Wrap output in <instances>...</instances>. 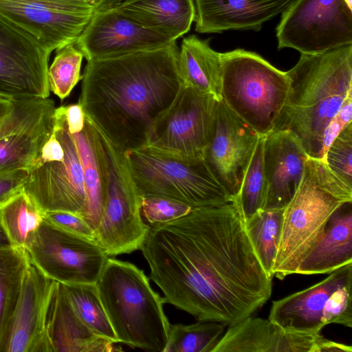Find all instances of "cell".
<instances>
[{
	"label": "cell",
	"mask_w": 352,
	"mask_h": 352,
	"mask_svg": "<svg viewBox=\"0 0 352 352\" xmlns=\"http://www.w3.org/2000/svg\"><path fill=\"white\" fill-rule=\"evenodd\" d=\"M140 250L165 302L197 321L232 325L271 297L272 278L254 252L234 201L149 226Z\"/></svg>",
	"instance_id": "cell-1"
},
{
	"label": "cell",
	"mask_w": 352,
	"mask_h": 352,
	"mask_svg": "<svg viewBox=\"0 0 352 352\" xmlns=\"http://www.w3.org/2000/svg\"><path fill=\"white\" fill-rule=\"evenodd\" d=\"M78 104L124 152L146 144L183 82L179 49L166 47L87 60Z\"/></svg>",
	"instance_id": "cell-2"
},
{
	"label": "cell",
	"mask_w": 352,
	"mask_h": 352,
	"mask_svg": "<svg viewBox=\"0 0 352 352\" xmlns=\"http://www.w3.org/2000/svg\"><path fill=\"white\" fill-rule=\"evenodd\" d=\"M286 73L287 102L274 131H290L310 157L322 160L324 130L352 89V45L321 54H301Z\"/></svg>",
	"instance_id": "cell-3"
},
{
	"label": "cell",
	"mask_w": 352,
	"mask_h": 352,
	"mask_svg": "<svg viewBox=\"0 0 352 352\" xmlns=\"http://www.w3.org/2000/svg\"><path fill=\"white\" fill-rule=\"evenodd\" d=\"M352 201V187L321 159L309 157L294 197L283 209L273 276L283 280L296 270L321 236L333 213Z\"/></svg>",
	"instance_id": "cell-4"
},
{
	"label": "cell",
	"mask_w": 352,
	"mask_h": 352,
	"mask_svg": "<svg viewBox=\"0 0 352 352\" xmlns=\"http://www.w3.org/2000/svg\"><path fill=\"white\" fill-rule=\"evenodd\" d=\"M96 285L118 342L164 352L170 324L163 309L165 300L143 270L109 257Z\"/></svg>",
	"instance_id": "cell-5"
},
{
	"label": "cell",
	"mask_w": 352,
	"mask_h": 352,
	"mask_svg": "<svg viewBox=\"0 0 352 352\" xmlns=\"http://www.w3.org/2000/svg\"><path fill=\"white\" fill-rule=\"evenodd\" d=\"M221 100L260 135L274 131L287 102L286 72L244 49L221 53Z\"/></svg>",
	"instance_id": "cell-6"
},
{
	"label": "cell",
	"mask_w": 352,
	"mask_h": 352,
	"mask_svg": "<svg viewBox=\"0 0 352 352\" xmlns=\"http://www.w3.org/2000/svg\"><path fill=\"white\" fill-rule=\"evenodd\" d=\"M124 155L141 197H166L192 209L234 201L217 181L204 160L182 161L147 146L127 150Z\"/></svg>",
	"instance_id": "cell-7"
},
{
	"label": "cell",
	"mask_w": 352,
	"mask_h": 352,
	"mask_svg": "<svg viewBox=\"0 0 352 352\" xmlns=\"http://www.w3.org/2000/svg\"><path fill=\"white\" fill-rule=\"evenodd\" d=\"M106 151L109 182L94 240L109 256L140 250L149 230L141 213V196L133 182L124 152L98 127Z\"/></svg>",
	"instance_id": "cell-8"
},
{
	"label": "cell",
	"mask_w": 352,
	"mask_h": 352,
	"mask_svg": "<svg viewBox=\"0 0 352 352\" xmlns=\"http://www.w3.org/2000/svg\"><path fill=\"white\" fill-rule=\"evenodd\" d=\"M218 100L182 85L172 104L154 122L144 146L182 161L204 160Z\"/></svg>",
	"instance_id": "cell-9"
},
{
	"label": "cell",
	"mask_w": 352,
	"mask_h": 352,
	"mask_svg": "<svg viewBox=\"0 0 352 352\" xmlns=\"http://www.w3.org/2000/svg\"><path fill=\"white\" fill-rule=\"evenodd\" d=\"M278 48L321 54L352 45V8L345 0H294L276 28Z\"/></svg>",
	"instance_id": "cell-10"
},
{
	"label": "cell",
	"mask_w": 352,
	"mask_h": 352,
	"mask_svg": "<svg viewBox=\"0 0 352 352\" xmlns=\"http://www.w3.org/2000/svg\"><path fill=\"white\" fill-rule=\"evenodd\" d=\"M54 132L63 148L64 160L39 162L29 171L23 188L43 212L66 211L82 218L87 206L82 168L63 106L55 109Z\"/></svg>",
	"instance_id": "cell-11"
},
{
	"label": "cell",
	"mask_w": 352,
	"mask_h": 352,
	"mask_svg": "<svg viewBox=\"0 0 352 352\" xmlns=\"http://www.w3.org/2000/svg\"><path fill=\"white\" fill-rule=\"evenodd\" d=\"M27 252L41 272L62 284H96L109 258L95 240L66 232L44 219Z\"/></svg>",
	"instance_id": "cell-12"
},
{
	"label": "cell",
	"mask_w": 352,
	"mask_h": 352,
	"mask_svg": "<svg viewBox=\"0 0 352 352\" xmlns=\"http://www.w3.org/2000/svg\"><path fill=\"white\" fill-rule=\"evenodd\" d=\"M95 10L82 0H0V16L51 52L75 43Z\"/></svg>",
	"instance_id": "cell-13"
},
{
	"label": "cell",
	"mask_w": 352,
	"mask_h": 352,
	"mask_svg": "<svg viewBox=\"0 0 352 352\" xmlns=\"http://www.w3.org/2000/svg\"><path fill=\"white\" fill-rule=\"evenodd\" d=\"M51 52L0 16V98H49Z\"/></svg>",
	"instance_id": "cell-14"
},
{
	"label": "cell",
	"mask_w": 352,
	"mask_h": 352,
	"mask_svg": "<svg viewBox=\"0 0 352 352\" xmlns=\"http://www.w3.org/2000/svg\"><path fill=\"white\" fill-rule=\"evenodd\" d=\"M56 284L30 261L0 352H53L47 319Z\"/></svg>",
	"instance_id": "cell-15"
},
{
	"label": "cell",
	"mask_w": 352,
	"mask_h": 352,
	"mask_svg": "<svg viewBox=\"0 0 352 352\" xmlns=\"http://www.w3.org/2000/svg\"><path fill=\"white\" fill-rule=\"evenodd\" d=\"M261 136L222 100L217 102L212 135L204 160L217 181L234 200Z\"/></svg>",
	"instance_id": "cell-16"
},
{
	"label": "cell",
	"mask_w": 352,
	"mask_h": 352,
	"mask_svg": "<svg viewBox=\"0 0 352 352\" xmlns=\"http://www.w3.org/2000/svg\"><path fill=\"white\" fill-rule=\"evenodd\" d=\"M169 41L112 9H96L75 43L87 60L170 45Z\"/></svg>",
	"instance_id": "cell-17"
},
{
	"label": "cell",
	"mask_w": 352,
	"mask_h": 352,
	"mask_svg": "<svg viewBox=\"0 0 352 352\" xmlns=\"http://www.w3.org/2000/svg\"><path fill=\"white\" fill-rule=\"evenodd\" d=\"M228 327L212 352H324L328 341L320 333L288 331L252 315Z\"/></svg>",
	"instance_id": "cell-18"
},
{
	"label": "cell",
	"mask_w": 352,
	"mask_h": 352,
	"mask_svg": "<svg viewBox=\"0 0 352 352\" xmlns=\"http://www.w3.org/2000/svg\"><path fill=\"white\" fill-rule=\"evenodd\" d=\"M309 156L289 130L263 136V166L267 194L263 209H284L296 192Z\"/></svg>",
	"instance_id": "cell-19"
},
{
	"label": "cell",
	"mask_w": 352,
	"mask_h": 352,
	"mask_svg": "<svg viewBox=\"0 0 352 352\" xmlns=\"http://www.w3.org/2000/svg\"><path fill=\"white\" fill-rule=\"evenodd\" d=\"M352 281V263L333 272L322 281L273 301L268 319L288 331L317 334L324 327L322 311L331 294Z\"/></svg>",
	"instance_id": "cell-20"
},
{
	"label": "cell",
	"mask_w": 352,
	"mask_h": 352,
	"mask_svg": "<svg viewBox=\"0 0 352 352\" xmlns=\"http://www.w3.org/2000/svg\"><path fill=\"white\" fill-rule=\"evenodd\" d=\"M294 0H195V30L221 33L228 30L259 31L282 14Z\"/></svg>",
	"instance_id": "cell-21"
},
{
	"label": "cell",
	"mask_w": 352,
	"mask_h": 352,
	"mask_svg": "<svg viewBox=\"0 0 352 352\" xmlns=\"http://www.w3.org/2000/svg\"><path fill=\"white\" fill-rule=\"evenodd\" d=\"M71 135L83 173L87 206L82 219L94 230L102 217L107 196L109 182L107 156L97 126L86 115L82 130Z\"/></svg>",
	"instance_id": "cell-22"
},
{
	"label": "cell",
	"mask_w": 352,
	"mask_h": 352,
	"mask_svg": "<svg viewBox=\"0 0 352 352\" xmlns=\"http://www.w3.org/2000/svg\"><path fill=\"white\" fill-rule=\"evenodd\" d=\"M47 333L53 352H113L114 342L91 331L77 316L57 282L52 299Z\"/></svg>",
	"instance_id": "cell-23"
},
{
	"label": "cell",
	"mask_w": 352,
	"mask_h": 352,
	"mask_svg": "<svg viewBox=\"0 0 352 352\" xmlns=\"http://www.w3.org/2000/svg\"><path fill=\"white\" fill-rule=\"evenodd\" d=\"M352 263V201L342 204L331 215L316 243L296 273L329 274Z\"/></svg>",
	"instance_id": "cell-24"
},
{
	"label": "cell",
	"mask_w": 352,
	"mask_h": 352,
	"mask_svg": "<svg viewBox=\"0 0 352 352\" xmlns=\"http://www.w3.org/2000/svg\"><path fill=\"white\" fill-rule=\"evenodd\" d=\"M111 9L171 41L187 33L195 17L193 0H133Z\"/></svg>",
	"instance_id": "cell-25"
},
{
	"label": "cell",
	"mask_w": 352,
	"mask_h": 352,
	"mask_svg": "<svg viewBox=\"0 0 352 352\" xmlns=\"http://www.w3.org/2000/svg\"><path fill=\"white\" fill-rule=\"evenodd\" d=\"M179 67L183 85L221 100V53L209 40L192 34L185 37L179 50Z\"/></svg>",
	"instance_id": "cell-26"
},
{
	"label": "cell",
	"mask_w": 352,
	"mask_h": 352,
	"mask_svg": "<svg viewBox=\"0 0 352 352\" xmlns=\"http://www.w3.org/2000/svg\"><path fill=\"white\" fill-rule=\"evenodd\" d=\"M54 112L40 122L0 140V173L26 170L39 162L42 149L53 133Z\"/></svg>",
	"instance_id": "cell-27"
},
{
	"label": "cell",
	"mask_w": 352,
	"mask_h": 352,
	"mask_svg": "<svg viewBox=\"0 0 352 352\" xmlns=\"http://www.w3.org/2000/svg\"><path fill=\"white\" fill-rule=\"evenodd\" d=\"M43 221V212L21 188L0 203V223L11 245L27 250Z\"/></svg>",
	"instance_id": "cell-28"
},
{
	"label": "cell",
	"mask_w": 352,
	"mask_h": 352,
	"mask_svg": "<svg viewBox=\"0 0 352 352\" xmlns=\"http://www.w3.org/2000/svg\"><path fill=\"white\" fill-rule=\"evenodd\" d=\"M30 263L25 249L12 245L0 248V344Z\"/></svg>",
	"instance_id": "cell-29"
},
{
	"label": "cell",
	"mask_w": 352,
	"mask_h": 352,
	"mask_svg": "<svg viewBox=\"0 0 352 352\" xmlns=\"http://www.w3.org/2000/svg\"><path fill=\"white\" fill-rule=\"evenodd\" d=\"M283 209H262L245 221L246 232L265 273L273 278Z\"/></svg>",
	"instance_id": "cell-30"
},
{
	"label": "cell",
	"mask_w": 352,
	"mask_h": 352,
	"mask_svg": "<svg viewBox=\"0 0 352 352\" xmlns=\"http://www.w3.org/2000/svg\"><path fill=\"white\" fill-rule=\"evenodd\" d=\"M64 294L81 321L94 333L118 342L96 284H62Z\"/></svg>",
	"instance_id": "cell-31"
},
{
	"label": "cell",
	"mask_w": 352,
	"mask_h": 352,
	"mask_svg": "<svg viewBox=\"0 0 352 352\" xmlns=\"http://www.w3.org/2000/svg\"><path fill=\"white\" fill-rule=\"evenodd\" d=\"M226 327L214 321L170 324L164 352H212Z\"/></svg>",
	"instance_id": "cell-32"
},
{
	"label": "cell",
	"mask_w": 352,
	"mask_h": 352,
	"mask_svg": "<svg viewBox=\"0 0 352 352\" xmlns=\"http://www.w3.org/2000/svg\"><path fill=\"white\" fill-rule=\"evenodd\" d=\"M263 136L260 137L256 144L239 192L234 200L244 221L263 209L265 202L267 182L263 166Z\"/></svg>",
	"instance_id": "cell-33"
},
{
	"label": "cell",
	"mask_w": 352,
	"mask_h": 352,
	"mask_svg": "<svg viewBox=\"0 0 352 352\" xmlns=\"http://www.w3.org/2000/svg\"><path fill=\"white\" fill-rule=\"evenodd\" d=\"M49 98L10 100L0 98V140L40 122L55 111Z\"/></svg>",
	"instance_id": "cell-34"
},
{
	"label": "cell",
	"mask_w": 352,
	"mask_h": 352,
	"mask_svg": "<svg viewBox=\"0 0 352 352\" xmlns=\"http://www.w3.org/2000/svg\"><path fill=\"white\" fill-rule=\"evenodd\" d=\"M56 51L54 60L48 68L47 78L50 91L63 100L82 78L80 67L84 56L76 43L68 44Z\"/></svg>",
	"instance_id": "cell-35"
},
{
	"label": "cell",
	"mask_w": 352,
	"mask_h": 352,
	"mask_svg": "<svg viewBox=\"0 0 352 352\" xmlns=\"http://www.w3.org/2000/svg\"><path fill=\"white\" fill-rule=\"evenodd\" d=\"M322 160L333 174L352 187V122L334 139Z\"/></svg>",
	"instance_id": "cell-36"
},
{
	"label": "cell",
	"mask_w": 352,
	"mask_h": 352,
	"mask_svg": "<svg viewBox=\"0 0 352 352\" xmlns=\"http://www.w3.org/2000/svg\"><path fill=\"white\" fill-rule=\"evenodd\" d=\"M192 208L173 199L148 195L141 197V213L150 225L169 222L182 217Z\"/></svg>",
	"instance_id": "cell-37"
},
{
	"label": "cell",
	"mask_w": 352,
	"mask_h": 352,
	"mask_svg": "<svg viewBox=\"0 0 352 352\" xmlns=\"http://www.w3.org/2000/svg\"><path fill=\"white\" fill-rule=\"evenodd\" d=\"M352 281L336 289L328 298L322 311L324 327L335 323L352 327Z\"/></svg>",
	"instance_id": "cell-38"
},
{
	"label": "cell",
	"mask_w": 352,
	"mask_h": 352,
	"mask_svg": "<svg viewBox=\"0 0 352 352\" xmlns=\"http://www.w3.org/2000/svg\"><path fill=\"white\" fill-rule=\"evenodd\" d=\"M43 219L66 232L94 240V230L79 215L66 211H47Z\"/></svg>",
	"instance_id": "cell-39"
},
{
	"label": "cell",
	"mask_w": 352,
	"mask_h": 352,
	"mask_svg": "<svg viewBox=\"0 0 352 352\" xmlns=\"http://www.w3.org/2000/svg\"><path fill=\"white\" fill-rule=\"evenodd\" d=\"M28 174L26 170L0 173V203L23 187Z\"/></svg>",
	"instance_id": "cell-40"
},
{
	"label": "cell",
	"mask_w": 352,
	"mask_h": 352,
	"mask_svg": "<svg viewBox=\"0 0 352 352\" xmlns=\"http://www.w3.org/2000/svg\"><path fill=\"white\" fill-rule=\"evenodd\" d=\"M64 107V113L70 134H74L82 130L85 122V114L80 104H73Z\"/></svg>",
	"instance_id": "cell-41"
},
{
	"label": "cell",
	"mask_w": 352,
	"mask_h": 352,
	"mask_svg": "<svg viewBox=\"0 0 352 352\" xmlns=\"http://www.w3.org/2000/svg\"><path fill=\"white\" fill-rule=\"evenodd\" d=\"M64 155L63 148L53 131L50 139L43 146L39 162L63 161Z\"/></svg>",
	"instance_id": "cell-42"
},
{
	"label": "cell",
	"mask_w": 352,
	"mask_h": 352,
	"mask_svg": "<svg viewBox=\"0 0 352 352\" xmlns=\"http://www.w3.org/2000/svg\"><path fill=\"white\" fill-rule=\"evenodd\" d=\"M133 0H99L96 9H111L118 5L129 2Z\"/></svg>",
	"instance_id": "cell-43"
},
{
	"label": "cell",
	"mask_w": 352,
	"mask_h": 352,
	"mask_svg": "<svg viewBox=\"0 0 352 352\" xmlns=\"http://www.w3.org/2000/svg\"><path fill=\"white\" fill-rule=\"evenodd\" d=\"M12 245L0 223V248Z\"/></svg>",
	"instance_id": "cell-44"
},
{
	"label": "cell",
	"mask_w": 352,
	"mask_h": 352,
	"mask_svg": "<svg viewBox=\"0 0 352 352\" xmlns=\"http://www.w3.org/2000/svg\"><path fill=\"white\" fill-rule=\"evenodd\" d=\"M82 1H87V2L90 3L94 6H95L96 8V7L98 6V3L99 2V0H82Z\"/></svg>",
	"instance_id": "cell-45"
}]
</instances>
